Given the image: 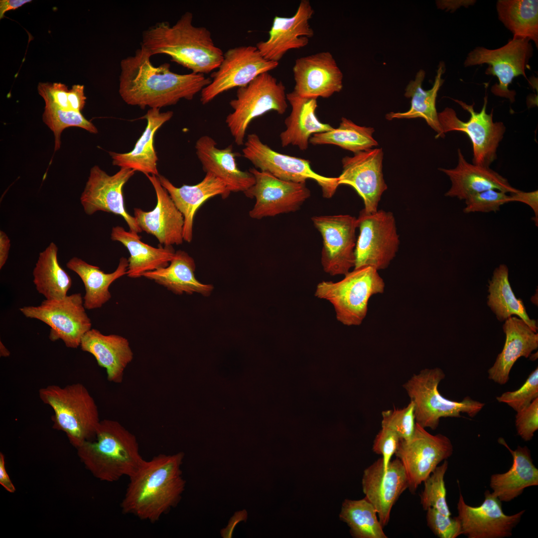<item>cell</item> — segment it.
<instances>
[{
	"mask_svg": "<svg viewBox=\"0 0 538 538\" xmlns=\"http://www.w3.org/2000/svg\"><path fill=\"white\" fill-rule=\"evenodd\" d=\"M151 57L140 46L121 61L119 92L128 105L141 109L174 105L181 99L191 100L211 82L202 74L174 73L168 63L155 67Z\"/></svg>",
	"mask_w": 538,
	"mask_h": 538,
	"instance_id": "cell-1",
	"label": "cell"
},
{
	"mask_svg": "<svg viewBox=\"0 0 538 538\" xmlns=\"http://www.w3.org/2000/svg\"><path fill=\"white\" fill-rule=\"evenodd\" d=\"M183 458L181 452L144 460L129 477L121 503L122 512L154 523L175 507L185 486L181 470Z\"/></svg>",
	"mask_w": 538,
	"mask_h": 538,
	"instance_id": "cell-2",
	"label": "cell"
},
{
	"mask_svg": "<svg viewBox=\"0 0 538 538\" xmlns=\"http://www.w3.org/2000/svg\"><path fill=\"white\" fill-rule=\"evenodd\" d=\"M193 14L186 12L176 23L157 22L144 30L141 47L151 56L165 54L191 72L206 74L216 70L224 58L210 31L193 24Z\"/></svg>",
	"mask_w": 538,
	"mask_h": 538,
	"instance_id": "cell-3",
	"label": "cell"
},
{
	"mask_svg": "<svg viewBox=\"0 0 538 538\" xmlns=\"http://www.w3.org/2000/svg\"><path fill=\"white\" fill-rule=\"evenodd\" d=\"M76 449L80 461L93 476L107 482L129 478L144 460L135 435L112 419L101 420L95 439Z\"/></svg>",
	"mask_w": 538,
	"mask_h": 538,
	"instance_id": "cell-4",
	"label": "cell"
},
{
	"mask_svg": "<svg viewBox=\"0 0 538 538\" xmlns=\"http://www.w3.org/2000/svg\"><path fill=\"white\" fill-rule=\"evenodd\" d=\"M40 400L53 409V428L64 432L77 448L95 439L100 424L99 412L87 389L77 383L60 387L52 385L39 389Z\"/></svg>",
	"mask_w": 538,
	"mask_h": 538,
	"instance_id": "cell-5",
	"label": "cell"
},
{
	"mask_svg": "<svg viewBox=\"0 0 538 538\" xmlns=\"http://www.w3.org/2000/svg\"><path fill=\"white\" fill-rule=\"evenodd\" d=\"M378 271L363 267L348 272L339 281H322L317 285L315 296L332 304L337 320L343 325H360L371 297L384 292L385 284Z\"/></svg>",
	"mask_w": 538,
	"mask_h": 538,
	"instance_id": "cell-6",
	"label": "cell"
},
{
	"mask_svg": "<svg viewBox=\"0 0 538 538\" xmlns=\"http://www.w3.org/2000/svg\"><path fill=\"white\" fill-rule=\"evenodd\" d=\"M445 375L439 368L424 369L413 375L403 385L410 401L414 404L416 423L432 430L437 428L442 417H460L461 413L470 417L475 416L485 404L469 396L461 401H455L443 397L438 390L440 382Z\"/></svg>",
	"mask_w": 538,
	"mask_h": 538,
	"instance_id": "cell-7",
	"label": "cell"
},
{
	"mask_svg": "<svg viewBox=\"0 0 538 538\" xmlns=\"http://www.w3.org/2000/svg\"><path fill=\"white\" fill-rule=\"evenodd\" d=\"M285 88L269 72L263 73L247 85L238 88L235 99L229 102L233 111L225 122L235 142L244 144L248 128L255 118L273 111L283 114L287 108Z\"/></svg>",
	"mask_w": 538,
	"mask_h": 538,
	"instance_id": "cell-8",
	"label": "cell"
},
{
	"mask_svg": "<svg viewBox=\"0 0 538 538\" xmlns=\"http://www.w3.org/2000/svg\"><path fill=\"white\" fill-rule=\"evenodd\" d=\"M465 110L470 113L468 121L464 122L457 116L452 108L447 107L438 113V121L444 134L450 131L465 133L470 139L473 147V164L489 167L497 159V150L503 138L506 128L503 123L494 122L493 110L486 113L487 97L480 112H476L473 105L452 99Z\"/></svg>",
	"mask_w": 538,
	"mask_h": 538,
	"instance_id": "cell-9",
	"label": "cell"
},
{
	"mask_svg": "<svg viewBox=\"0 0 538 538\" xmlns=\"http://www.w3.org/2000/svg\"><path fill=\"white\" fill-rule=\"evenodd\" d=\"M357 223L360 233L355 248L354 269L368 266L379 270L387 268L400 244L393 214L382 210L369 213L363 209Z\"/></svg>",
	"mask_w": 538,
	"mask_h": 538,
	"instance_id": "cell-10",
	"label": "cell"
},
{
	"mask_svg": "<svg viewBox=\"0 0 538 538\" xmlns=\"http://www.w3.org/2000/svg\"><path fill=\"white\" fill-rule=\"evenodd\" d=\"M242 149L243 156L259 170L287 181L306 183L308 179L315 181L321 187L324 198H330L339 185L337 177L322 176L311 167L306 159L278 152L263 143L255 133L247 135Z\"/></svg>",
	"mask_w": 538,
	"mask_h": 538,
	"instance_id": "cell-11",
	"label": "cell"
},
{
	"mask_svg": "<svg viewBox=\"0 0 538 538\" xmlns=\"http://www.w3.org/2000/svg\"><path fill=\"white\" fill-rule=\"evenodd\" d=\"M533 53V48L530 40L513 38L497 49L476 47L468 54L464 65L469 67L487 64L489 66L485 73L496 76L499 81V83L491 87V92L513 103L516 93L509 89V85L518 76L522 75L527 78L526 71L529 68Z\"/></svg>",
	"mask_w": 538,
	"mask_h": 538,
	"instance_id": "cell-12",
	"label": "cell"
},
{
	"mask_svg": "<svg viewBox=\"0 0 538 538\" xmlns=\"http://www.w3.org/2000/svg\"><path fill=\"white\" fill-rule=\"evenodd\" d=\"M85 309L81 294L77 293L60 299H45L38 306H24L19 310L25 317L49 326L51 341L61 339L67 347L77 348L83 335L91 329V321Z\"/></svg>",
	"mask_w": 538,
	"mask_h": 538,
	"instance_id": "cell-13",
	"label": "cell"
},
{
	"mask_svg": "<svg viewBox=\"0 0 538 538\" xmlns=\"http://www.w3.org/2000/svg\"><path fill=\"white\" fill-rule=\"evenodd\" d=\"M278 64L266 59L256 46L230 48L224 53L217 70L211 73V83L201 91L200 101L206 105L222 93L247 85L260 75L275 69Z\"/></svg>",
	"mask_w": 538,
	"mask_h": 538,
	"instance_id": "cell-14",
	"label": "cell"
},
{
	"mask_svg": "<svg viewBox=\"0 0 538 538\" xmlns=\"http://www.w3.org/2000/svg\"><path fill=\"white\" fill-rule=\"evenodd\" d=\"M453 452V446L448 437L442 434H431L416 423L412 437L408 440L400 439L395 454L405 469L409 491L414 493Z\"/></svg>",
	"mask_w": 538,
	"mask_h": 538,
	"instance_id": "cell-15",
	"label": "cell"
},
{
	"mask_svg": "<svg viewBox=\"0 0 538 538\" xmlns=\"http://www.w3.org/2000/svg\"><path fill=\"white\" fill-rule=\"evenodd\" d=\"M249 171L254 175L255 182L244 193L248 198L256 199L249 213L252 219L295 212L311 195L306 183L283 180L255 168Z\"/></svg>",
	"mask_w": 538,
	"mask_h": 538,
	"instance_id": "cell-16",
	"label": "cell"
},
{
	"mask_svg": "<svg viewBox=\"0 0 538 538\" xmlns=\"http://www.w3.org/2000/svg\"><path fill=\"white\" fill-rule=\"evenodd\" d=\"M311 220L322 238L324 271L332 276L345 275L355 266L357 218L335 215L314 216Z\"/></svg>",
	"mask_w": 538,
	"mask_h": 538,
	"instance_id": "cell-17",
	"label": "cell"
},
{
	"mask_svg": "<svg viewBox=\"0 0 538 538\" xmlns=\"http://www.w3.org/2000/svg\"><path fill=\"white\" fill-rule=\"evenodd\" d=\"M134 173L132 169L122 167L110 175L99 166H93L80 197L85 213L92 215L103 211L121 216L127 223L129 231L137 234L141 233L142 231L134 217L125 208L123 196V187Z\"/></svg>",
	"mask_w": 538,
	"mask_h": 538,
	"instance_id": "cell-18",
	"label": "cell"
},
{
	"mask_svg": "<svg viewBox=\"0 0 538 538\" xmlns=\"http://www.w3.org/2000/svg\"><path fill=\"white\" fill-rule=\"evenodd\" d=\"M484 497L480 506H471L465 503L460 492L457 509L462 535L468 538L511 537L525 510L507 515L503 511L502 502L492 492L486 490Z\"/></svg>",
	"mask_w": 538,
	"mask_h": 538,
	"instance_id": "cell-19",
	"label": "cell"
},
{
	"mask_svg": "<svg viewBox=\"0 0 538 538\" xmlns=\"http://www.w3.org/2000/svg\"><path fill=\"white\" fill-rule=\"evenodd\" d=\"M382 148H370L342 158L343 170L339 185L352 187L362 198L367 213L378 210L381 196L387 189L382 171Z\"/></svg>",
	"mask_w": 538,
	"mask_h": 538,
	"instance_id": "cell-20",
	"label": "cell"
},
{
	"mask_svg": "<svg viewBox=\"0 0 538 538\" xmlns=\"http://www.w3.org/2000/svg\"><path fill=\"white\" fill-rule=\"evenodd\" d=\"M296 95L328 98L343 88V75L333 56L322 51L298 58L292 68Z\"/></svg>",
	"mask_w": 538,
	"mask_h": 538,
	"instance_id": "cell-21",
	"label": "cell"
},
{
	"mask_svg": "<svg viewBox=\"0 0 538 538\" xmlns=\"http://www.w3.org/2000/svg\"><path fill=\"white\" fill-rule=\"evenodd\" d=\"M365 498L376 509L379 520L384 527L390 521L392 509L401 494L408 487L405 469L396 458L384 470L382 458L366 468L362 480Z\"/></svg>",
	"mask_w": 538,
	"mask_h": 538,
	"instance_id": "cell-22",
	"label": "cell"
},
{
	"mask_svg": "<svg viewBox=\"0 0 538 538\" xmlns=\"http://www.w3.org/2000/svg\"><path fill=\"white\" fill-rule=\"evenodd\" d=\"M314 12L310 2L302 0L292 16H275L268 39L256 44L262 55L268 60L278 62L288 51L307 46L314 34L309 24Z\"/></svg>",
	"mask_w": 538,
	"mask_h": 538,
	"instance_id": "cell-23",
	"label": "cell"
},
{
	"mask_svg": "<svg viewBox=\"0 0 538 538\" xmlns=\"http://www.w3.org/2000/svg\"><path fill=\"white\" fill-rule=\"evenodd\" d=\"M156 193V205L151 211L134 208V217L141 230L157 239L161 245L172 246L183 243L184 220L159 177L146 175Z\"/></svg>",
	"mask_w": 538,
	"mask_h": 538,
	"instance_id": "cell-24",
	"label": "cell"
},
{
	"mask_svg": "<svg viewBox=\"0 0 538 538\" xmlns=\"http://www.w3.org/2000/svg\"><path fill=\"white\" fill-rule=\"evenodd\" d=\"M195 148L203 170L221 180L230 192H244L254 184L253 174L238 167L236 157L239 153L233 151L232 144L219 148L212 137L204 135L197 140Z\"/></svg>",
	"mask_w": 538,
	"mask_h": 538,
	"instance_id": "cell-25",
	"label": "cell"
},
{
	"mask_svg": "<svg viewBox=\"0 0 538 538\" xmlns=\"http://www.w3.org/2000/svg\"><path fill=\"white\" fill-rule=\"evenodd\" d=\"M458 164L452 169L439 168L449 178L451 185L446 196L465 200L470 196L488 190L494 189L507 193L519 190L513 187L507 179L490 167L469 163L461 149H458Z\"/></svg>",
	"mask_w": 538,
	"mask_h": 538,
	"instance_id": "cell-26",
	"label": "cell"
},
{
	"mask_svg": "<svg viewBox=\"0 0 538 538\" xmlns=\"http://www.w3.org/2000/svg\"><path fill=\"white\" fill-rule=\"evenodd\" d=\"M161 185L166 190L175 206L183 215L184 241L190 243L193 238L194 218L197 210L207 200L217 195L227 198L230 194L226 185L210 173H206L203 180L193 185L174 186L163 175L158 176Z\"/></svg>",
	"mask_w": 538,
	"mask_h": 538,
	"instance_id": "cell-27",
	"label": "cell"
},
{
	"mask_svg": "<svg viewBox=\"0 0 538 538\" xmlns=\"http://www.w3.org/2000/svg\"><path fill=\"white\" fill-rule=\"evenodd\" d=\"M80 347L91 354L98 364L105 369L107 380L121 384L124 372L132 361L134 353L128 340L119 335H104L99 330L91 329L82 337Z\"/></svg>",
	"mask_w": 538,
	"mask_h": 538,
	"instance_id": "cell-28",
	"label": "cell"
},
{
	"mask_svg": "<svg viewBox=\"0 0 538 538\" xmlns=\"http://www.w3.org/2000/svg\"><path fill=\"white\" fill-rule=\"evenodd\" d=\"M503 328L506 335L505 345L488 371L489 379L501 385L508 382L511 370L517 360L521 357L528 358L538 348V333L522 319L511 316L505 320Z\"/></svg>",
	"mask_w": 538,
	"mask_h": 538,
	"instance_id": "cell-29",
	"label": "cell"
},
{
	"mask_svg": "<svg viewBox=\"0 0 538 538\" xmlns=\"http://www.w3.org/2000/svg\"><path fill=\"white\" fill-rule=\"evenodd\" d=\"M173 115L171 111L161 112L160 109L148 110L144 118L147 125L143 133L136 141L134 148L126 153L110 151L113 165L131 169L146 175L160 174L157 167L158 160L154 145L157 131Z\"/></svg>",
	"mask_w": 538,
	"mask_h": 538,
	"instance_id": "cell-30",
	"label": "cell"
},
{
	"mask_svg": "<svg viewBox=\"0 0 538 538\" xmlns=\"http://www.w3.org/2000/svg\"><path fill=\"white\" fill-rule=\"evenodd\" d=\"M498 441L510 451L513 464L508 471L492 475L490 486L501 502H508L521 495L526 488L538 485V469L527 446H518L514 450L503 438L500 437Z\"/></svg>",
	"mask_w": 538,
	"mask_h": 538,
	"instance_id": "cell-31",
	"label": "cell"
},
{
	"mask_svg": "<svg viewBox=\"0 0 538 538\" xmlns=\"http://www.w3.org/2000/svg\"><path fill=\"white\" fill-rule=\"evenodd\" d=\"M286 99L291 111L284 121L286 129L279 135L282 147L291 144L305 150L312 135L333 128L318 120L316 114L317 99L302 98L293 92L286 94Z\"/></svg>",
	"mask_w": 538,
	"mask_h": 538,
	"instance_id": "cell-32",
	"label": "cell"
},
{
	"mask_svg": "<svg viewBox=\"0 0 538 538\" xmlns=\"http://www.w3.org/2000/svg\"><path fill=\"white\" fill-rule=\"evenodd\" d=\"M444 63H439L435 77L434 83L430 89L425 90L422 88V83L425 73L419 70L415 75L414 80H411L407 85L404 96L411 98L410 109L404 112H391L386 116L388 120L394 119H423L428 125L436 133V138L445 137V134L440 125L438 113L436 108V100L438 92L444 80L442 78L445 72Z\"/></svg>",
	"mask_w": 538,
	"mask_h": 538,
	"instance_id": "cell-33",
	"label": "cell"
},
{
	"mask_svg": "<svg viewBox=\"0 0 538 538\" xmlns=\"http://www.w3.org/2000/svg\"><path fill=\"white\" fill-rule=\"evenodd\" d=\"M111 239L122 244L128 250L129 266L127 275L136 278L147 271L167 267L175 251L172 246L152 247L140 240L138 234L127 231L121 226L112 228Z\"/></svg>",
	"mask_w": 538,
	"mask_h": 538,
	"instance_id": "cell-34",
	"label": "cell"
},
{
	"mask_svg": "<svg viewBox=\"0 0 538 538\" xmlns=\"http://www.w3.org/2000/svg\"><path fill=\"white\" fill-rule=\"evenodd\" d=\"M195 269L194 259L186 252L178 250L167 267L146 272L143 276L153 280L175 294L197 293L208 296L213 286L199 281L195 277Z\"/></svg>",
	"mask_w": 538,
	"mask_h": 538,
	"instance_id": "cell-35",
	"label": "cell"
},
{
	"mask_svg": "<svg viewBox=\"0 0 538 538\" xmlns=\"http://www.w3.org/2000/svg\"><path fill=\"white\" fill-rule=\"evenodd\" d=\"M128 266V260L124 257L120 259L116 269L111 273H105L99 267L75 257L66 264L67 268L77 273L83 282L85 289L84 305L88 310L100 308L111 299L110 285L127 274Z\"/></svg>",
	"mask_w": 538,
	"mask_h": 538,
	"instance_id": "cell-36",
	"label": "cell"
},
{
	"mask_svg": "<svg viewBox=\"0 0 538 538\" xmlns=\"http://www.w3.org/2000/svg\"><path fill=\"white\" fill-rule=\"evenodd\" d=\"M488 291L487 304L499 321H505L512 315H516L535 332H537L536 321L529 317L523 302L517 298L513 291L506 265L501 264L495 269L489 281Z\"/></svg>",
	"mask_w": 538,
	"mask_h": 538,
	"instance_id": "cell-37",
	"label": "cell"
},
{
	"mask_svg": "<svg viewBox=\"0 0 538 538\" xmlns=\"http://www.w3.org/2000/svg\"><path fill=\"white\" fill-rule=\"evenodd\" d=\"M58 251L56 245L51 242L39 253L33 270L36 289L47 300L65 297L72 285L70 276L59 264Z\"/></svg>",
	"mask_w": 538,
	"mask_h": 538,
	"instance_id": "cell-38",
	"label": "cell"
},
{
	"mask_svg": "<svg viewBox=\"0 0 538 538\" xmlns=\"http://www.w3.org/2000/svg\"><path fill=\"white\" fill-rule=\"evenodd\" d=\"M496 8L499 19L514 38L532 40L538 47V0H499Z\"/></svg>",
	"mask_w": 538,
	"mask_h": 538,
	"instance_id": "cell-39",
	"label": "cell"
},
{
	"mask_svg": "<svg viewBox=\"0 0 538 538\" xmlns=\"http://www.w3.org/2000/svg\"><path fill=\"white\" fill-rule=\"evenodd\" d=\"M374 131L372 127L357 125L342 117L337 128L314 134L309 143L313 145L334 144L355 153L378 145L373 136Z\"/></svg>",
	"mask_w": 538,
	"mask_h": 538,
	"instance_id": "cell-40",
	"label": "cell"
},
{
	"mask_svg": "<svg viewBox=\"0 0 538 538\" xmlns=\"http://www.w3.org/2000/svg\"><path fill=\"white\" fill-rule=\"evenodd\" d=\"M339 518L348 526L353 538H387L376 509L365 497L358 500H345Z\"/></svg>",
	"mask_w": 538,
	"mask_h": 538,
	"instance_id": "cell-41",
	"label": "cell"
},
{
	"mask_svg": "<svg viewBox=\"0 0 538 538\" xmlns=\"http://www.w3.org/2000/svg\"><path fill=\"white\" fill-rule=\"evenodd\" d=\"M42 120L53 133L55 151L58 150L61 146V134L66 128L78 127L92 134L98 133L95 126L81 113L65 110L52 104H45Z\"/></svg>",
	"mask_w": 538,
	"mask_h": 538,
	"instance_id": "cell-42",
	"label": "cell"
},
{
	"mask_svg": "<svg viewBox=\"0 0 538 538\" xmlns=\"http://www.w3.org/2000/svg\"><path fill=\"white\" fill-rule=\"evenodd\" d=\"M448 466V462L445 460L423 481L424 489L420 495V498L424 510L432 508L446 516H451V513L446 501L444 482V476Z\"/></svg>",
	"mask_w": 538,
	"mask_h": 538,
	"instance_id": "cell-43",
	"label": "cell"
},
{
	"mask_svg": "<svg viewBox=\"0 0 538 538\" xmlns=\"http://www.w3.org/2000/svg\"><path fill=\"white\" fill-rule=\"evenodd\" d=\"M382 427L395 431L400 439L409 440L412 436L416 425L414 404L412 401L402 408L383 411Z\"/></svg>",
	"mask_w": 538,
	"mask_h": 538,
	"instance_id": "cell-44",
	"label": "cell"
},
{
	"mask_svg": "<svg viewBox=\"0 0 538 538\" xmlns=\"http://www.w3.org/2000/svg\"><path fill=\"white\" fill-rule=\"evenodd\" d=\"M538 398V368L529 375L525 383L517 390L506 392L496 397L500 403H505L518 412Z\"/></svg>",
	"mask_w": 538,
	"mask_h": 538,
	"instance_id": "cell-45",
	"label": "cell"
},
{
	"mask_svg": "<svg viewBox=\"0 0 538 538\" xmlns=\"http://www.w3.org/2000/svg\"><path fill=\"white\" fill-rule=\"evenodd\" d=\"M508 193L491 189L473 194L465 201L463 211L465 213L474 212H496L503 205L509 203Z\"/></svg>",
	"mask_w": 538,
	"mask_h": 538,
	"instance_id": "cell-46",
	"label": "cell"
},
{
	"mask_svg": "<svg viewBox=\"0 0 538 538\" xmlns=\"http://www.w3.org/2000/svg\"><path fill=\"white\" fill-rule=\"evenodd\" d=\"M426 511L427 525L437 537L456 538L462 535L461 525L457 516L451 518L432 508Z\"/></svg>",
	"mask_w": 538,
	"mask_h": 538,
	"instance_id": "cell-47",
	"label": "cell"
},
{
	"mask_svg": "<svg viewBox=\"0 0 538 538\" xmlns=\"http://www.w3.org/2000/svg\"><path fill=\"white\" fill-rule=\"evenodd\" d=\"M515 426L517 434L525 441L532 439L538 429V398L517 412Z\"/></svg>",
	"mask_w": 538,
	"mask_h": 538,
	"instance_id": "cell-48",
	"label": "cell"
},
{
	"mask_svg": "<svg viewBox=\"0 0 538 538\" xmlns=\"http://www.w3.org/2000/svg\"><path fill=\"white\" fill-rule=\"evenodd\" d=\"M400 440L395 431L385 427H382L375 437L372 449L375 453L382 455L385 471L397 450Z\"/></svg>",
	"mask_w": 538,
	"mask_h": 538,
	"instance_id": "cell-49",
	"label": "cell"
},
{
	"mask_svg": "<svg viewBox=\"0 0 538 538\" xmlns=\"http://www.w3.org/2000/svg\"><path fill=\"white\" fill-rule=\"evenodd\" d=\"M37 89L45 104H54L62 109L71 110L68 100L69 90L66 85L61 83H39Z\"/></svg>",
	"mask_w": 538,
	"mask_h": 538,
	"instance_id": "cell-50",
	"label": "cell"
},
{
	"mask_svg": "<svg viewBox=\"0 0 538 538\" xmlns=\"http://www.w3.org/2000/svg\"><path fill=\"white\" fill-rule=\"evenodd\" d=\"M509 203L511 202H520L529 206L533 210L535 216L533 220L538 226V191L524 192L519 190L516 193L509 195Z\"/></svg>",
	"mask_w": 538,
	"mask_h": 538,
	"instance_id": "cell-51",
	"label": "cell"
},
{
	"mask_svg": "<svg viewBox=\"0 0 538 538\" xmlns=\"http://www.w3.org/2000/svg\"><path fill=\"white\" fill-rule=\"evenodd\" d=\"M68 104L71 110L81 113L86 100L84 87L81 85H73L68 93Z\"/></svg>",
	"mask_w": 538,
	"mask_h": 538,
	"instance_id": "cell-52",
	"label": "cell"
},
{
	"mask_svg": "<svg viewBox=\"0 0 538 538\" xmlns=\"http://www.w3.org/2000/svg\"><path fill=\"white\" fill-rule=\"evenodd\" d=\"M0 484L9 493H14L16 490L7 473L4 455L1 452H0Z\"/></svg>",
	"mask_w": 538,
	"mask_h": 538,
	"instance_id": "cell-53",
	"label": "cell"
},
{
	"mask_svg": "<svg viewBox=\"0 0 538 538\" xmlns=\"http://www.w3.org/2000/svg\"><path fill=\"white\" fill-rule=\"evenodd\" d=\"M247 519V512L246 510L237 512L231 518L228 526L221 531L223 538H231L234 528L238 523Z\"/></svg>",
	"mask_w": 538,
	"mask_h": 538,
	"instance_id": "cell-54",
	"label": "cell"
},
{
	"mask_svg": "<svg viewBox=\"0 0 538 538\" xmlns=\"http://www.w3.org/2000/svg\"><path fill=\"white\" fill-rule=\"evenodd\" d=\"M10 248V240L3 231H0V269L3 267L8 259Z\"/></svg>",
	"mask_w": 538,
	"mask_h": 538,
	"instance_id": "cell-55",
	"label": "cell"
},
{
	"mask_svg": "<svg viewBox=\"0 0 538 538\" xmlns=\"http://www.w3.org/2000/svg\"><path fill=\"white\" fill-rule=\"evenodd\" d=\"M31 1V0H0V19H1L4 17L6 12L17 9Z\"/></svg>",
	"mask_w": 538,
	"mask_h": 538,
	"instance_id": "cell-56",
	"label": "cell"
},
{
	"mask_svg": "<svg viewBox=\"0 0 538 538\" xmlns=\"http://www.w3.org/2000/svg\"><path fill=\"white\" fill-rule=\"evenodd\" d=\"M10 353L4 345L3 343L0 341V356L7 357L10 356Z\"/></svg>",
	"mask_w": 538,
	"mask_h": 538,
	"instance_id": "cell-57",
	"label": "cell"
}]
</instances>
